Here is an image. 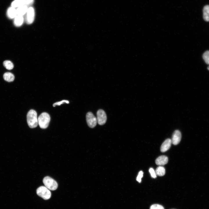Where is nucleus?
<instances>
[{"label":"nucleus","instance_id":"1","mask_svg":"<svg viewBox=\"0 0 209 209\" xmlns=\"http://www.w3.org/2000/svg\"><path fill=\"white\" fill-rule=\"evenodd\" d=\"M27 120L28 124L31 128L36 127L38 124L37 113L36 111L33 110H30L27 115Z\"/></svg>","mask_w":209,"mask_h":209},{"label":"nucleus","instance_id":"2","mask_svg":"<svg viewBox=\"0 0 209 209\" xmlns=\"http://www.w3.org/2000/svg\"><path fill=\"white\" fill-rule=\"evenodd\" d=\"M38 120L40 127L42 129H46L48 125L50 120V117L47 113L43 112L39 116Z\"/></svg>","mask_w":209,"mask_h":209},{"label":"nucleus","instance_id":"3","mask_svg":"<svg viewBox=\"0 0 209 209\" xmlns=\"http://www.w3.org/2000/svg\"><path fill=\"white\" fill-rule=\"evenodd\" d=\"M43 182L45 186L49 190H54L57 188L58 184L56 181L49 176L45 177Z\"/></svg>","mask_w":209,"mask_h":209},{"label":"nucleus","instance_id":"4","mask_svg":"<svg viewBox=\"0 0 209 209\" xmlns=\"http://www.w3.org/2000/svg\"><path fill=\"white\" fill-rule=\"evenodd\" d=\"M37 194L45 200L49 199L51 196L50 191L45 186H41L37 190Z\"/></svg>","mask_w":209,"mask_h":209},{"label":"nucleus","instance_id":"5","mask_svg":"<svg viewBox=\"0 0 209 209\" xmlns=\"http://www.w3.org/2000/svg\"><path fill=\"white\" fill-rule=\"evenodd\" d=\"M26 14L25 20L26 23L28 24H32L34 21L35 17V12L34 8L31 7L28 8Z\"/></svg>","mask_w":209,"mask_h":209},{"label":"nucleus","instance_id":"6","mask_svg":"<svg viewBox=\"0 0 209 209\" xmlns=\"http://www.w3.org/2000/svg\"><path fill=\"white\" fill-rule=\"evenodd\" d=\"M86 118L87 124L89 127L93 128L96 126L97 122V119L92 112H88Z\"/></svg>","mask_w":209,"mask_h":209},{"label":"nucleus","instance_id":"7","mask_svg":"<svg viewBox=\"0 0 209 209\" xmlns=\"http://www.w3.org/2000/svg\"><path fill=\"white\" fill-rule=\"evenodd\" d=\"M97 121L98 124L100 125L104 124L106 122L107 118L106 113L103 110L100 109L97 113Z\"/></svg>","mask_w":209,"mask_h":209},{"label":"nucleus","instance_id":"8","mask_svg":"<svg viewBox=\"0 0 209 209\" xmlns=\"http://www.w3.org/2000/svg\"><path fill=\"white\" fill-rule=\"evenodd\" d=\"M181 138V132L178 130H176L174 132L171 141L172 143L174 145L178 144L180 142Z\"/></svg>","mask_w":209,"mask_h":209},{"label":"nucleus","instance_id":"9","mask_svg":"<svg viewBox=\"0 0 209 209\" xmlns=\"http://www.w3.org/2000/svg\"><path fill=\"white\" fill-rule=\"evenodd\" d=\"M172 143V142L171 139L169 138L166 139L161 145V151L163 152L168 150L170 148Z\"/></svg>","mask_w":209,"mask_h":209},{"label":"nucleus","instance_id":"10","mask_svg":"<svg viewBox=\"0 0 209 209\" xmlns=\"http://www.w3.org/2000/svg\"><path fill=\"white\" fill-rule=\"evenodd\" d=\"M168 161V157L165 156L163 155L159 156L156 159L155 163L158 165L162 166L166 164Z\"/></svg>","mask_w":209,"mask_h":209},{"label":"nucleus","instance_id":"11","mask_svg":"<svg viewBox=\"0 0 209 209\" xmlns=\"http://www.w3.org/2000/svg\"><path fill=\"white\" fill-rule=\"evenodd\" d=\"M7 16L10 19L14 18L17 15L16 9L12 7L9 8L7 11Z\"/></svg>","mask_w":209,"mask_h":209},{"label":"nucleus","instance_id":"12","mask_svg":"<svg viewBox=\"0 0 209 209\" xmlns=\"http://www.w3.org/2000/svg\"><path fill=\"white\" fill-rule=\"evenodd\" d=\"M28 8V7L25 5L17 8L16 9L17 15L23 16L26 13Z\"/></svg>","mask_w":209,"mask_h":209},{"label":"nucleus","instance_id":"13","mask_svg":"<svg viewBox=\"0 0 209 209\" xmlns=\"http://www.w3.org/2000/svg\"><path fill=\"white\" fill-rule=\"evenodd\" d=\"M24 20L23 16L17 15L14 18V24L17 27L21 26L23 23Z\"/></svg>","mask_w":209,"mask_h":209},{"label":"nucleus","instance_id":"14","mask_svg":"<svg viewBox=\"0 0 209 209\" xmlns=\"http://www.w3.org/2000/svg\"><path fill=\"white\" fill-rule=\"evenodd\" d=\"M203 17L204 20L206 21H209V5H206L203 9Z\"/></svg>","mask_w":209,"mask_h":209},{"label":"nucleus","instance_id":"15","mask_svg":"<svg viewBox=\"0 0 209 209\" xmlns=\"http://www.w3.org/2000/svg\"><path fill=\"white\" fill-rule=\"evenodd\" d=\"M4 80L8 82H11L13 81L15 79L14 75L10 72H6L3 75Z\"/></svg>","mask_w":209,"mask_h":209},{"label":"nucleus","instance_id":"16","mask_svg":"<svg viewBox=\"0 0 209 209\" xmlns=\"http://www.w3.org/2000/svg\"><path fill=\"white\" fill-rule=\"evenodd\" d=\"M25 0H15L12 3L11 6L14 8H18L25 5Z\"/></svg>","mask_w":209,"mask_h":209},{"label":"nucleus","instance_id":"17","mask_svg":"<svg viewBox=\"0 0 209 209\" xmlns=\"http://www.w3.org/2000/svg\"><path fill=\"white\" fill-rule=\"evenodd\" d=\"M155 172L156 175L159 176H164L165 172V168L162 166H159L158 167L156 168Z\"/></svg>","mask_w":209,"mask_h":209},{"label":"nucleus","instance_id":"18","mask_svg":"<svg viewBox=\"0 0 209 209\" xmlns=\"http://www.w3.org/2000/svg\"><path fill=\"white\" fill-rule=\"evenodd\" d=\"M4 66L7 69L10 70L13 69L14 65L9 60H6L3 62Z\"/></svg>","mask_w":209,"mask_h":209},{"label":"nucleus","instance_id":"19","mask_svg":"<svg viewBox=\"0 0 209 209\" xmlns=\"http://www.w3.org/2000/svg\"><path fill=\"white\" fill-rule=\"evenodd\" d=\"M202 57L206 63L209 65V51H205L203 54Z\"/></svg>","mask_w":209,"mask_h":209},{"label":"nucleus","instance_id":"20","mask_svg":"<svg viewBox=\"0 0 209 209\" xmlns=\"http://www.w3.org/2000/svg\"><path fill=\"white\" fill-rule=\"evenodd\" d=\"M150 209H164V208L162 205L158 204H154L150 206Z\"/></svg>","mask_w":209,"mask_h":209},{"label":"nucleus","instance_id":"21","mask_svg":"<svg viewBox=\"0 0 209 209\" xmlns=\"http://www.w3.org/2000/svg\"><path fill=\"white\" fill-rule=\"evenodd\" d=\"M143 172L142 171H140L136 177V180L139 183H140L141 181V178L143 176Z\"/></svg>","mask_w":209,"mask_h":209},{"label":"nucleus","instance_id":"22","mask_svg":"<svg viewBox=\"0 0 209 209\" xmlns=\"http://www.w3.org/2000/svg\"><path fill=\"white\" fill-rule=\"evenodd\" d=\"M66 103L68 104L69 103V101L68 100H62L60 101L57 102H56L55 103H54L53 105V106L54 107H55L56 105H61V104H62L64 103Z\"/></svg>","mask_w":209,"mask_h":209},{"label":"nucleus","instance_id":"23","mask_svg":"<svg viewBox=\"0 0 209 209\" xmlns=\"http://www.w3.org/2000/svg\"><path fill=\"white\" fill-rule=\"evenodd\" d=\"M149 172L152 178H155L156 177V174L155 172L152 168H149Z\"/></svg>","mask_w":209,"mask_h":209},{"label":"nucleus","instance_id":"24","mask_svg":"<svg viewBox=\"0 0 209 209\" xmlns=\"http://www.w3.org/2000/svg\"><path fill=\"white\" fill-rule=\"evenodd\" d=\"M34 0H25V5L28 7L33 3Z\"/></svg>","mask_w":209,"mask_h":209},{"label":"nucleus","instance_id":"25","mask_svg":"<svg viewBox=\"0 0 209 209\" xmlns=\"http://www.w3.org/2000/svg\"><path fill=\"white\" fill-rule=\"evenodd\" d=\"M207 69L209 71V66L208 67Z\"/></svg>","mask_w":209,"mask_h":209}]
</instances>
